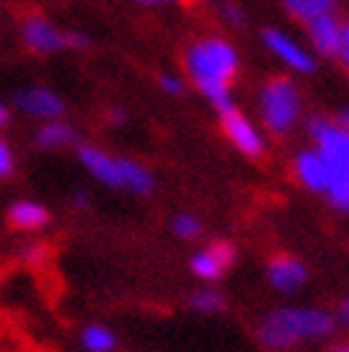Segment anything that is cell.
Here are the masks:
<instances>
[{"label": "cell", "instance_id": "1", "mask_svg": "<svg viewBox=\"0 0 349 352\" xmlns=\"http://www.w3.org/2000/svg\"><path fill=\"white\" fill-rule=\"evenodd\" d=\"M186 75L192 86L221 112L232 107V83L238 78V52L223 38H203L186 49Z\"/></svg>", "mask_w": 349, "mask_h": 352}, {"label": "cell", "instance_id": "2", "mask_svg": "<svg viewBox=\"0 0 349 352\" xmlns=\"http://www.w3.org/2000/svg\"><path fill=\"white\" fill-rule=\"evenodd\" d=\"M338 329L333 312L318 307H278L258 321V344L269 352H289L298 344L326 341Z\"/></svg>", "mask_w": 349, "mask_h": 352}, {"label": "cell", "instance_id": "3", "mask_svg": "<svg viewBox=\"0 0 349 352\" xmlns=\"http://www.w3.org/2000/svg\"><path fill=\"white\" fill-rule=\"evenodd\" d=\"M258 112H260V123L264 129L284 138L289 135L301 120V112H304V100H301V92L289 78H281L275 75L269 80H264L258 92Z\"/></svg>", "mask_w": 349, "mask_h": 352}, {"label": "cell", "instance_id": "4", "mask_svg": "<svg viewBox=\"0 0 349 352\" xmlns=\"http://www.w3.org/2000/svg\"><path fill=\"white\" fill-rule=\"evenodd\" d=\"M309 138L315 149L329 161L335 175L349 181V132H344L335 120L329 118H312L309 120Z\"/></svg>", "mask_w": 349, "mask_h": 352}, {"label": "cell", "instance_id": "5", "mask_svg": "<svg viewBox=\"0 0 349 352\" xmlns=\"http://www.w3.org/2000/svg\"><path fill=\"white\" fill-rule=\"evenodd\" d=\"M21 34H23V43L34 52V55H55V52H60L66 46H83V38L60 32L52 21H46L43 14H34V12L23 14Z\"/></svg>", "mask_w": 349, "mask_h": 352}, {"label": "cell", "instance_id": "6", "mask_svg": "<svg viewBox=\"0 0 349 352\" xmlns=\"http://www.w3.org/2000/svg\"><path fill=\"white\" fill-rule=\"evenodd\" d=\"M221 115V129L226 135V140L247 157H260L267 152V138L260 132L258 123H252L247 115H243L235 103L218 112Z\"/></svg>", "mask_w": 349, "mask_h": 352}, {"label": "cell", "instance_id": "7", "mask_svg": "<svg viewBox=\"0 0 349 352\" xmlns=\"http://www.w3.org/2000/svg\"><path fill=\"white\" fill-rule=\"evenodd\" d=\"M235 258H238L235 246H232L229 241L218 238V241L203 243L201 250L192 255L189 270H192V275H195L198 280H203V284H218V280L232 270Z\"/></svg>", "mask_w": 349, "mask_h": 352}, {"label": "cell", "instance_id": "8", "mask_svg": "<svg viewBox=\"0 0 349 352\" xmlns=\"http://www.w3.org/2000/svg\"><path fill=\"white\" fill-rule=\"evenodd\" d=\"M309 280V270L301 258L295 255H275L267 263V284L278 292V295H295L306 287Z\"/></svg>", "mask_w": 349, "mask_h": 352}, {"label": "cell", "instance_id": "9", "mask_svg": "<svg viewBox=\"0 0 349 352\" xmlns=\"http://www.w3.org/2000/svg\"><path fill=\"white\" fill-rule=\"evenodd\" d=\"M292 175L304 189L315 192V195H326V186H329V178H333V169H329L326 157L312 146V149H304L292 157Z\"/></svg>", "mask_w": 349, "mask_h": 352}, {"label": "cell", "instance_id": "10", "mask_svg": "<svg viewBox=\"0 0 349 352\" xmlns=\"http://www.w3.org/2000/svg\"><path fill=\"white\" fill-rule=\"evenodd\" d=\"M264 43H267V49L272 52L278 60L292 69V72L309 75L312 69H315V58H312V52H309L306 46H301L298 41H292L289 34H284V32L267 29V32H264Z\"/></svg>", "mask_w": 349, "mask_h": 352}, {"label": "cell", "instance_id": "11", "mask_svg": "<svg viewBox=\"0 0 349 352\" xmlns=\"http://www.w3.org/2000/svg\"><path fill=\"white\" fill-rule=\"evenodd\" d=\"M78 161L98 184L109 186V189H117V155L100 149L95 144H80L78 146Z\"/></svg>", "mask_w": 349, "mask_h": 352}, {"label": "cell", "instance_id": "12", "mask_svg": "<svg viewBox=\"0 0 349 352\" xmlns=\"http://www.w3.org/2000/svg\"><path fill=\"white\" fill-rule=\"evenodd\" d=\"M17 109L38 120H60L66 112L60 95H55L52 89H43V86H32V89L17 95Z\"/></svg>", "mask_w": 349, "mask_h": 352}, {"label": "cell", "instance_id": "13", "mask_svg": "<svg viewBox=\"0 0 349 352\" xmlns=\"http://www.w3.org/2000/svg\"><path fill=\"white\" fill-rule=\"evenodd\" d=\"M309 41L315 46L318 55H326V58H338V52L344 46V26L335 14H324V17H315L309 21Z\"/></svg>", "mask_w": 349, "mask_h": 352}, {"label": "cell", "instance_id": "14", "mask_svg": "<svg viewBox=\"0 0 349 352\" xmlns=\"http://www.w3.org/2000/svg\"><path fill=\"white\" fill-rule=\"evenodd\" d=\"M9 223L14 226L17 232H23V235H32V232H41L49 226L52 215H49V209L41 204V201H32V198H21V201H14L9 206V212H6Z\"/></svg>", "mask_w": 349, "mask_h": 352}, {"label": "cell", "instance_id": "15", "mask_svg": "<svg viewBox=\"0 0 349 352\" xmlns=\"http://www.w3.org/2000/svg\"><path fill=\"white\" fill-rule=\"evenodd\" d=\"M117 189L129 192V195H152L155 175L141 161H132V157L117 155Z\"/></svg>", "mask_w": 349, "mask_h": 352}, {"label": "cell", "instance_id": "16", "mask_svg": "<svg viewBox=\"0 0 349 352\" xmlns=\"http://www.w3.org/2000/svg\"><path fill=\"white\" fill-rule=\"evenodd\" d=\"M34 144H38V149H43V152H60V149L75 146L78 135L63 120H43L41 129L34 132Z\"/></svg>", "mask_w": 349, "mask_h": 352}, {"label": "cell", "instance_id": "17", "mask_svg": "<svg viewBox=\"0 0 349 352\" xmlns=\"http://www.w3.org/2000/svg\"><path fill=\"white\" fill-rule=\"evenodd\" d=\"M189 309L198 315H221L226 309V295L212 284H206L189 295Z\"/></svg>", "mask_w": 349, "mask_h": 352}, {"label": "cell", "instance_id": "18", "mask_svg": "<svg viewBox=\"0 0 349 352\" xmlns=\"http://www.w3.org/2000/svg\"><path fill=\"white\" fill-rule=\"evenodd\" d=\"M80 344L86 352H115L117 336L106 324H86L80 332Z\"/></svg>", "mask_w": 349, "mask_h": 352}, {"label": "cell", "instance_id": "19", "mask_svg": "<svg viewBox=\"0 0 349 352\" xmlns=\"http://www.w3.org/2000/svg\"><path fill=\"white\" fill-rule=\"evenodd\" d=\"M284 6H286V12L292 17H298V21L309 23V21H315V17L333 14L335 0H284Z\"/></svg>", "mask_w": 349, "mask_h": 352}, {"label": "cell", "instance_id": "20", "mask_svg": "<svg viewBox=\"0 0 349 352\" xmlns=\"http://www.w3.org/2000/svg\"><path fill=\"white\" fill-rule=\"evenodd\" d=\"M172 235L181 238V241H198L203 235V223L192 212H178L172 218Z\"/></svg>", "mask_w": 349, "mask_h": 352}, {"label": "cell", "instance_id": "21", "mask_svg": "<svg viewBox=\"0 0 349 352\" xmlns=\"http://www.w3.org/2000/svg\"><path fill=\"white\" fill-rule=\"evenodd\" d=\"M46 255H49V250H46V243H41V241H26L21 250H17V258L29 261V263H41V261H46Z\"/></svg>", "mask_w": 349, "mask_h": 352}, {"label": "cell", "instance_id": "22", "mask_svg": "<svg viewBox=\"0 0 349 352\" xmlns=\"http://www.w3.org/2000/svg\"><path fill=\"white\" fill-rule=\"evenodd\" d=\"M12 172H14V152L6 144V138H0V181L12 178Z\"/></svg>", "mask_w": 349, "mask_h": 352}, {"label": "cell", "instance_id": "23", "mask_svg": "<svg viewBox=\"0 0 349 352\" xmlns=\"http://www.w3.org/2000/svg\"><path fill=\"white\" fill-rule=\"evenodd\" d=\"M161 86H164L169 95H183V89H186V83L181 78H174V75H164L161 78Z\"/></svg>", "mask_w": 349, "mask_h": 352}, {"label": "cell", "instance_id": "24", "mask_svg": "<svg viewBox=\"0 0 349 352\" xmlns=\"http://www.w3.org/2000/svg\"><path fill=\"white\" fill-rule=\"evenodd\" d=\"M333 318H335L338 327H349V295L338 301V307H335V312H333Z\"/></svg>", "mask_w": 349, "mask_h": 352}, {"label": "cell", "instance_id": "25", "mask_svg": "<svg viewBox=\"0 0 349 352\" xmlns=\"http://www.w3.org/2000/svg\"><path fill=\"white\" fill-rule=\"evenodd\" d=\"M89 192L86 189H78V192H72V206L75 209H80V212H86V209H89Z\"/></svg>", "mask_w": 349, "mask_h": 352}, {"label": "cell", "instance_id": "26", "mask_svg": "<svg viewBox=\"0 0 349 352\" xmlns=\"http://www.w3.org/2000/svg\"><path fill=\"white\" fill-rule=\"evenodd\" d=\"M338 58H341L344 69L349 72V26H344V46H341V52H338Z\"/></svg>", "mask_w": 349, "mask_h": 352}, {"label": "cell", "instance_id": "27", "mask_svg": "<svg viewBox=\"0 0 349 352\" xmlns=\"http://www.w3.org/2000/svg\"><path fill=\"white\" fill-rule=\"evenodd\" d=\"M335 123H338V126H341L344 132H349V107L338 112V118H335Z\"/></svg>", "mask_w": 349, "mask_h": 352}, {"label": "cell", "instance_id": "28", "mask_svg": "<svg viewBox=\"0 0 349 352\" xmlns=\"http://www.w3.org/2000/svg\"><path fill=\"white\" fill-rule=\"evenodd\" d=\"M329 352H349V341H338V344H333V346H329Z\"/></svg>", "mask_w": 349, "mask_h": 352}, {"label": "cell", "instance_id": "29", "mask_svg": "<svg viewBox=\"0 0 349 352\" xmlns=\"http://www.w3.org/2000/svg\"><path fill=\"white\" fill-rule=\"evenodd\" d=\"M9 120V109L3 107V103H0V126H3V123Z\"/></svg>", "mask_w": 349, "mask_h": 352}, {"label": "cell", "instance_id": "30", "mask_svg": "<svg viewBox=\"0 0 349 352\" xmlns=\"http://www.w3.org/2000/svg\"><path fill=\"white\" fill-rule=\"evenodd\" d=\"M137 3H149V6H155V3H169V0H137Z\"/></svg>", "mask_w": 349, "mask_h": 352}]
</instances>
